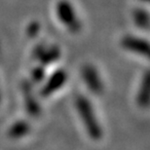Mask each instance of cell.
Returning <instances> with one entry per match:
<instances>
[{
    "instance_id": "obj_1",
    "label": "cell",
    "mask_w": 150,
    "mask_h": 150,
    "mask_svg": "<svg viewBox=\"0 0 150 150\" xmlns=\"http://www.w3.org/2000/svg\"><path fill=\"white\" fill-rule=\"evenodd\" d=\"M74 105L80 117V120L90 139L100 140L103 137V128L92 101L86 96L78 95L75 98Z\"/></svg>"
},
{
    "instance_id": "obj_2",
    "label": "cell",
    "mask_w": 150,
    "mask_h": 150,
    "mask_svg": "<svg viewBox=\"0 0 150 150\" xmlns=\"http://www.w3.org/2000/svg\"><path fill=\"white\" fill-rule=\"evenodd\" d=\"M56 15L59 23L70 33H78L82 29L81 22L74 5L69 0H59L56 5Z\"/></svg>"
},
{
    "instance_id": "obj_3",
    "label": "cell",
    "mask_w": 150,
    "mask_h": 150,
    "mask_svg": "<svg viewBox=\"0 0 150 150\" xmlns=\"http://www.w3.org/2000/svg\"><path fill=\"white\" fill-rule=\"evenodd\" d=\"M68 80L67 72L62 68H59L54 71L52 74L48 75L46 79L42 83V88L40 90V96L43 98H49L55 93L59 92Z\"/></svg>"
},
{
    "instance_id": "obj_4",
    "label": "cell",
    "mask_w": 150,
    "mask_h": 150,
    "mask_svg": "<svg viewBox=\"0 0 150 150\" xmlns=\"http://www.w3.org/2000/svg\"><path fill=\"white\" fill-rule=\"evenodd\" d=\"M82 79L87 89L94 95H101L104 89V84L98 68L93 64H86L82 68Z\"/></svg>"
},
{
    "instance_id": "obj_5",
    "label": "cell",
    "mask_w": 150,
    "mask_h": 150,
    "mask_svg": "<svg viewBox=\"0 0 150 150\" xmlns=\"http://www.w3.org/2000/svg\"><path fill=\"white\" fill-rule=\"evenodd\" d=\"M33 58L42 65L52 64L61 58V50L56 45L38 44L33 50Z\"/></svg>"
},
{
    "instance_id": "obj_6",
    "label": "cell",
    "mask_w": 150,
    "mask_h": 150,
    "mask_svg": "<svg viewBox=\"0 0 150 150\" xmlns=\"http://www.w3.org/2000/svg\"><path fill=\"white\" fill-rule=\"evenodd\" d=\"M121 46L124 50L139 56L146 57L149 55V43L145 38L137 35H125L121 39Z\"/></svg>"
},
{
    "instance_id": "obj_7",
    "label": "cell",
    "mask_w": 150,
    "mask_h": 150,
    "mask_svg": "<svg viewBox=\"0 0 150 150\" xmlns=\"http://www.w3.org/2000/svg\"><path fill=\"white\" fill-rule=\"evenodd\" d=\"M23 97H25V104L28 112L32 116L39 115L41 111L40 104H39L36 98H35L34 95H32L31 88L28 82H25V84H23Z\"/></svg>"
},
{
    "instance_id": "obj_8",
    "label": "cell",
    "mask_w": 150,
    "mask_h": 150,
    "mask_svg": "<svg viewBox=\"0 0 150 150\" xmlns=\"http://www.w3.org/2000/svg\"><path fill=\"white\" fill-rule=\"evenodd\" d=\"M150 100V78L149 72L146 71L142 80L140 82L139 91H137V101L140 107H147L149 105Z\"/></svg>"
},
{
    "instance_id": "obj_9",
    "label": "cell",
    "mask_w": 150,
    "mask_h": 150,
    "mask_svg": "<svg viewBox=\"0 0 150 150\" xmlns=\"http://www.w3.org/2000/svg\"><path fill=\"white\" fill-rule=\"evenodd\" d=\"M29 132H30V125L25 120H18L10 126L8 136L13 139H19L25 137Z\"/></svg>"
},
{
    "instance_id": "obj_10",
    "label": "cell",
    "mask_w": 150,
    "mask_h": 150,
    "mask_svg": "<svg viewBox=\"0 0 150 150\" xmlns=\"http://www.w3.org/2000/svg\"><path fill=\"white\" fill-rule=\"evenodd\" d=\"M133 21L137 28L147 30L149 28V13L144 8L137 7L133 11Z\"/></svg>"
},
{
    "instance_id": "obj_11",
    "label": "cell",
    "mask_w": 150,
    "mask_h": 150,
    "mask_svg": "<svg viewBox=\"0 0 150 150\" xmlns=\"http://www.w3.org/2000/svg\"><path fill=\"white\" fill-rule=\"evenodd\" d=\"M47 73L46 68L44 65L39 64L36 67H34L30 71V79L31 82L34 84H42L43 81L46 79Z\"/></svg>"
},
{
    "instance_id": "obj_12",
    "label": "cell",
    "mask_w": 150,
    "mask_h": 150,
    "mask_svg": "<svg viewBox=\"0 0 150 150\" xmlns=\"http://www.w3.org/2000/svg\"><path fill=\"white\" fill-rule=\"evenodd\" d=\"M39 30H40V23L37 22H31L28 25V28H26V32H28V34L31 37L36 36Z\"/></svg>"
},
{
    "instance_id": "obj_13",
    "label": "cell",
    "mask_w": 150,
    "mask_h": 150,
    "mask_svg": "<svg viewBox=\"0 0 150 150\" xmlns=\"http://www.w3.org/2000/svg\"><path fill=\"white\" fill-rule=\"evenodd\" d=\"M142 2H148V0H140Z\"/></svg>"
},
{
    "instance_id": "obj_14",
    "label": "cell",
    "mask_w": 150,
    "mask_h": 150,
    "mask_svg": "<svg viewBox=\"0 0 150 150\" xmlns=\"http://www.w3.org/2000/svg\"><path fill=\"white\" fill-rule=\"evenodd\" d=\"M0 100H1V95H0Z\"/></svg>"
}]
</instances>
